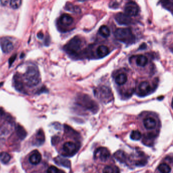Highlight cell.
<instances>
[{"mask_svg": "<svg viewBox=\"0 0 173 173\" xmlns=\"http://www.w3.org/2000/svg\"><path fill=\"white\" fill-rule=\"evenodd\" d=\"M115 38L127 44H130L134 42L135 36L132 31L129 28H119L117 29L114 33Z\"/></svg>", "mask_w": 173, "mask_h": 173, "instance_id": "1", "label": "cell"}, {"mask_svg": "<svg viewBox=\"0 0 173 173\" xmlns=\"http://www.w3.org/2000/svg\"><path fill=\"white\" fill-rule=\"evenodd\" d=\"M77 104L80 107L95 113L99 109L97 104L93 101L88 95L82 94L78 95L77 98Z\"/></svg>", "mask_w": 173, "mask_h": 173, "instance_id": "2", "label": "cell"}, {"mask_svg": "<svg viewBox=\"0 0 173 173\" xmlns=\"http://www.w3.org/2000/svg\"><path fill=\"white\" fill-rule=\"evenodd\" d=\"M25 77L26 84L30 88L37 85L41 81L39 71L36 67H28L25 73Z\"/></svg>", "mask_w": 173, "mask_h": 173, "instance_id": "3", "label": "cell"}, {"mask_svg": "<svg viewBox=\"0 0 173 173\" xmlns=\"http://www.w3.org/2000/svg\"><path fill=\"white\" fill-rule=\"evenodd\" d=\"M83 41L80 37L75 36L64 46V50L70 55H76L82 48Z\"/></svg>", "mask_w": 173, "mask_h": 173, "instance_id": "4", "label": "cell"}, {"mask_svg": "<svg viewBox=\"0 0 173 173\" xmlns=\"http://www.w3.org/2000/svg\"><path fill=\"white\" fill-rule=\"evenodd\" d=\"M95 95L104 103H108L112 99L111 90L105 86H101L95 89Z\"/></svg>", "mask_w": 173, "mask_h": 173, "instance_id": "5", "label": "cell"}, {"mask_svg": "<svg viewBox=\"0 0 173 173\" xmlns=\"http://www.w3.org/2000/svg\"><path fill=\"white\" fill-rule=\"evenodd\" d=\"M80 148L79 144L71 141L64 143L62 145V155L71 157L74 155Z\"/></svg>", "mask_w": 173, "mask_h": 173, "instance_id": "6", "label": "cell"}, {"mask_svg": "<svg viewBox=\"0 0 173 173\" xmlns=\"http://www.w3.org/2000/svg\"><path fill=\"white\" fill-rule=\"evenodd\" d=\"M139 10L138 4L134 1L128 2L125 6V13L130 17L136 16L139 14Z\"/></svg>", "mask_w": 173, "mask_h": 173, "instance_id": "7", "label": "cell"}, {"mask_svg": "<svg viewBox=\"0 0 173 173\" xmlns=\"http://www.w3.org/2000/svg\"><path fill=\"white\" fill-rule=\"evenodd\" d=\"M110 157V153L107 148L99 147L95 150L94 153V158L96 160H99L101 162H106Z\"/></svg>", "mask_w": 173, "mask_h": 173, "instance_id": "8", "label": "cell"}, {"mask_svg": "<svg viewBox=\"0 0 173 173\" xmlns=\"http://www.w3.org/2000/svg\"><path fill=\"white\" fill-rule=\"evenodd\" d=\"M153 88L148 81H142L138 86L139 95L140 97H144L151 93Z\"/></svg>", "mask_w": 173, "mask_h": 173, "instance_id": "9", "label": "cell"}, {"mask_svg": "<svg viewBox=\"0 0 173 173\" xmlns=\"http://www.w3.org/2000/svg\"><path fill=\"white\" fill-rule=\"evenodd\" d=\"M115 19L117 22L120 25H129L132 23V20L125 13L120 12L115 15Z\"/></svg>", "mask_w": 173, "mask_h": 173, "instance_id": "10", "label": "cell"}, {"mask_svg": "<svg viewBox=\"0 0 173 173\" xmlns=\"http://www.w3.org/2000/svg\"><path fill=\"white\" fill-rule=\"evenodd\" d=\"M0 45L2 51L5 53H8L13 49V44L11 41L6 38H3L0 40Z\"/></svg>", "mask_w": 173, "mask_h": 173, "instance_id": "11", "label": "cell"}, {"mask_svg": "<svg viewBox=\"0 0 173 173\" xmlns=\"http://www.w3.org/2000/svg\"><path fill=\"white\" fill-rule=\"evenodd\" d=\"M74 22V19L68 14L64 13L60 16L59 22L61 25L64 27H69Z\"/></svg>", "mask_w": 173, "mask_h": 173, "instance_id": "12", "label": "cell"}, {"mask_svg": "<svg viewBox=\"0 0 173 173\" xmlns=\"http://www.w3.org/2000/svg\"><path fill=\"white\" fill-rule=\"evenodd\" d=\"M143 124L145 128L148 130H151L155 128L157 123L154 118L152 117H148L143 120Z\"/></svg>", "mask_w": 173, "mask_h": 173, "instance_id": "13", "label": "cell"}, {"mask_svg": "<svg viewBox=\"0 0 173 173\" xmlns=\"http://www.w3.org/2000/svg\"><path fill=\"white\" fill-rule=\"evenodd\" d=\"M42 160V156L40 153L37 150H35L30 155L29 162L33 165H37L40 163Z\"/></svg>", "mask_w": 173, "mask_h": 173, "instance_id": "14", "label": "cell"}, {"mask_svg": "<svg viewBox=\"0 0 173 173\" xmlns=\"http://www.w3.org/2000/svg\"><path fill=\"white\" fill-rule=\"evenodd\" d=\"M13 80L14 85L16 90L20 92L25 93V91L23 84L19 76L17 74L15 75L14 76Z\"/></svg>", "mask_w": 173, "mask_h": 173, "instance_id": "15", "label": "cell"}, {"mask_svg": "<svg viewBox=\"0 0 173 173\" xmlns=\"http://www.w3.org/2000/svg\"><path fill=\"white\" fill-rule=\"evenodd\" d=\"M113 155L115 159L121 163H126L128 159L127 154L121 150L117 151Z\"/></svg>", "mask_w": 173, "mask_h": 173, "instance_id": "16", "label": "cell"}, {"mask_svg": "<svg viewBox=\"0 0 173 173\" xmlns=\"http://www.w3.org/2000/svg\"><path fill=\"white\" fill-rule=\"evenodd\" d=\"M148 58L145 55H137L136 56V64L137 66L145 67L148 64Z\"/></svg>", "mask_w": 173, "mask_h": 173, "instance_id": "17", "label": "cell"}, {"mask_svg": "<svg viewBox=\"0 0 173 173\" xmlns=\"http://www.w3.org/2000/svg\"><path fill=\"white\" fill-rule=\"evenodd\" d=\"M128 77L126 73H120L117 74L115 78V83L118 85H123L127 83Z\"/></svg>", "mask_w": 173, "mask_h": 173, "instance_id": "18", "label": "cell"}, {"mask_svg": "<svg viewBox=\"0 0 173 173\" xmlns=\"http://www.w3.org/2000/svg\"><path fill=\"white\" fill-rule=\"evenodd\" d=\"M156 137V134L152 132L147 133L144 135L143 142L144 145L148 146H152L153 144V141Z\"/></svg>", "mask_w": 173, "mask_h": 173, "instance_id": "19", "label": "cell"}, {"mask_svg": "<svg viewBox=\"0 0 173 173\" xmlns=\"http://www.w3.org/2000/svg\"><path fill=\"white\" fill-rule=\"evenodd\" d=\"M109 49L108 47L105 45L99 46L97 49V54L99 57H104L109 54Z\"/></svg>", "mask_w": 173, "mask_h": 173, "instance_id": "20", "label": "cell"}, {"mask_svg": "<svg viewBox=\"0 0 173 173\" xmlns=\"http://www.w3.org/2000/svg\"><path fill=\"white\" fill-rule=\"evenodd\" d=\"M35 141V144L38 146L41 145L43 144L45 141L44 133L41 129L38 130L37 132Z\"/></svg>", "mask_w": 173, "mask_h": 173, "instance_id": "21", "label": "cell"}, {"mask_svg": "<svg viewBox=\"0 0 173 173\" xmlns=\"http://www.w3.org/2000/svg\"><path fill=\"white\" fill-rule=\"evenodd\" d=\"M55 162L58 165H62L63 167L67 168L71 167V162L69 160L64 158L57 157L55 159Z\"/></svg>", "mask_w": 173, "mask_h": 173, "instance_id": "22", "label": "cell"}, {"mask_svg": "<svg viewBox=\"0 0 173 173\" xmlns=\"http://www.w3.org/2000/svg\"><path fill=\"white\" fill-rule=\"evenodd\" d=\"M103 173H120V172L119 167L116 165H109L104 168Z\"/></svg>", "mask_w": 173, "mask_h": 173, "instance_id": "23", "label": "cell"}, {"mask_svg": "<svg viewBox=\"0 0 173 173\" xmlns=\"http://www.w3.org/2000/svg\"><path fill=\"white\" fill-rule=\"evenodd\" d=\"M99 33L102 37L107 38L110 36L111 32L110 29H109V27H108L107 25H102L101 27H99Z\"/></svg>", "mask_w": 173, "mask_h": 173, "instance_id": "24", "label": "cell"}, {"mask_svg": "<svg viewBox=\"0 0 173 173\" xmlns=\"http://www.w3.org/2000/svg\"><path fill=\"white\" fill-rule=\"evenodd\" d=\"M16 130L17 135L20 140H23L27 136V133L23 127H22L21 125H18V126L16 128Z\"/></svg>", "mask_w": 173, "mask_h": 173, "instance_id": "25", "label": "cell"}, {"mask_svg": "<svg viewBox=\"0 0 173 173\" xmlns=\"http://www.w3.org/2000/svg\"><path fill=\"white\" fill-rule=\"evenodd\" d=\"M158 169L160 173H169L171 172V167L165 163L160 164L158 167Z\"/></svg>", "mask_w": 173, "mask_h": 173, "instance_id": "26", "label": "cell"}, {"mask_svg": "<svg viewBox=\"0 0 173 173\" xmlns=\"http://www.w3.org/2000/svg\"><path fill=\"white\" fill-rule=\"evenodd\" d=\"M11 160V156L7 152H3L0 153V160L4 164L8 163Z\"/></svg>", "mask_w": 173, "mask_h": 173, "instance_id": "27", "label": "cell"}, {"mask_svg": "<svg viewBox=\"0 0 173 173\" xmlns=\"http://www.w3.org/2000/svg\"><path fill=\"white\" fill-rule=\"evenodd\" d=\"M130 139L134 141H138L142 137V134L138 130H132L130 135Z\"/></svg>", "mask_w": 173, "mask_h": 173, "instance_id": "28", "label": "cell"}, {"mask_svg": "<svg viewBox=\"0 0 173 173\" xmlns=\"http://www.w3.org/2000/svg\"><path fill=\"white\" fill-rule=\"evenodd\" d=\"M10 6L12 8L16 9L20 7L22 1L20 0H11L10 2Z\"/></svg>", "mask_w": 173, "mask_h": 173, "instance_id": "29", "label": "cell"}, {"mask_svg": "<svg viewBox=\"0 0 173 173\" xmlns=\"http://www.w3.org/2000/svg\"><path fill=\"white\" fill-rule=\"evenodd\" d=\"M47 173H64V172L60 170L56 167L51 165L47 170Z\"/></svg>", "mask_w": 173, "mask_h": 173, "instance_id": "30", "label": "cell"}, {"mask_svg": "<svg viewBox=\"0 0 173 173\" xmlns=\"http://www.w3.org/2000/svg\"><path fill=\"white\" fill-rule=\"evenodd\" d=\"M77 8V6H74L71 4H67L66 6V9L70 11L77 12L79 11V8Z\"/></svg>", "mask_w": 173, "mask_h": 173, "instance_id": "31", "label": "cell"}, {"mask_svg": "<svg viewBox=\"0 0 173 173\" xmlns=\"http://www.w3.org/2000/svg\"><path fill=\"white\" fill-rule=\"evenodd\" d=\"M16 57H17V55L15 54V55H12V56L10 57V59L9 60V64L10 66H11L12 64L14 62V60H15Z\"/></svg>", "mask_w": 173, "mask_h": 173, "instance_id": "32", "label": "cell"}, {"mask_svg": "<svg viewBox=\"0 0 173 173\" xmlns=\"http://www.w3.org/2000/svg\"><path fill=\"white\" fill-rule=\"evenodd\" d=\"M59 140H60V138L58 137H55L54 138H53V140H52L53 145L57 144V143L59 141Z\"/></svg>", "mask_w": 173, "mask_h": 173, "instance_id": "33", "label": "cell"}, {"mask_svg": "<svg viewBox=\"0 0 173 173\" xmlns=\"http://www.w3.org/2000/svg\"><path fill=\"white\" fill-rule=\"evenodd\" d=\"M1 3L2 4V5L3 6H6L8 3H9V1L8 0H2L1 1Z\"/></svg>", "mask_w": 173, "mask_h": 173, "instance_id": "34", "label": "cell"}, {"mask_svg": "<svg viewBox=\"0 0 173 173\" xmlns=\"http://www.w3.org/2000/svg\"><path fill=\"white\" fill-rule=\"evenodd\" d=\"M37 37L40 39H43V37H44V34L42 32H39L37 34Z\"/></svg>", "mask_w": 173, "mask_h": 173, "instance_id": "35", "label": "cell"}, {"mask_svg": "<svg viewBox=\"0 0 173 173\" xmlns=\"http://www.w3.org/2000/svg\"><path fill=\"white\" fill-rule=\"evenodd\" d=\"M4 114V111L3 110V109L0 108V116H2Z\"/></svg>", "mask_w": 173, "mask_h": 173, "instance_id": "36", "label": "cell"}, {"mask_svg": "<svg viewBox=\"0 0 173 173\" xmlns=\"http://www.w3.org/2000/svg\"><path fill=\"white\" fill-rule=\"evenodd\" d=\"M3 82H2V83H0V87H1V86H2V85H3Z\"/></svg>", "mask_w": 173, "mask_h": 173, "instance_id": "37", "label": "cell"}]
</instances>
